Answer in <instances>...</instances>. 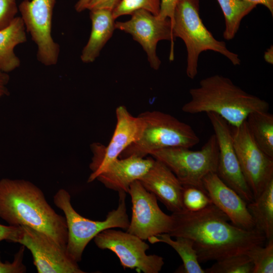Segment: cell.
I'll return each mask as SVG.
<instances>
[{"mask_svg":"<svg viewBox=\"0 0 273 273\" xmlns=\"http://www.w3.org/2000/svg\"><path fill=\"white\" fill-rule=\"evenodd\" d=\"M203 184L212 204L226 214L232 224L245 230L255 229L247 203L226 185L216 172L206 175L203 179Z\"/></svg>","mask_w":273,"mask_h":273,"instance_id":"cell-16","label":"cell"},{"mask_svg":"<svg viewBox=\"0 0 273 273\" xmlns=\"http://www.w3.org/2000/svg\"><path fill=\"white\" fill-rule=\"evenodd\" d=\"M139 181L169 211L175 212L184 209L183 186L172 171L162 162L155 159L152 166Z\"/></svg>","mask_w":273,"mask_h":273,"instance_id":"cell-17","label":"cell"},{"mask_svg":"<svg viewBox=\"0 0 273 273\" xmlns=\"http://www.w3.org/2000/svg\"><path fill=\"white\" fill-rule=\"evenodd\" d=\"M155 159L130 156L112 162L97 177L106 188L127 193L130 185L139 180L151 168Z\"/></svg>","mask_w":273,"mask_h":273,"instance_id":"cell-18","label":"cell"},{"mask_svg":"<svg viewBox=\"0 0 273 273\" xmlns=\"http://www.w3.org/2000/svg\"><path fill=\"white\" fill-rule=\"evenodd\" d=\"M191 100L182 107L189 114L214 113L232 126H238L255 112L267 111L265 100L250 94L228 77L215 74L201 79L189 90Z\"/></svg>","mask_w":273,"mask_h":273,"instance_id":"cell-3","label":"cell"},{"mask_svg":"<svg viewBox=\"0 0 273 273\" xmlns=\"http://www.w3.org/2000/svg\"><path fill=\"white\" fill-rule=\"evenodd\" d=\"M253 264L247 254L231 256L216 261L205 273H252Z\"/></svg>","mask_w":273,"mask_h":273,"instance_id":"cell-25","label":"cell"},{"mask_svg":"<svg viewBox=\"0 0 273 273\" xmlns=\"http://www.w3.org/2000/svg\"><path fill=\"white\" fill-rule=\"evenodd\" d=\"M18 229V225H6L0 224V242L3 240H7L13 242Z\"/></svg>","mask_w":273,"mask_h":273,"instance_id":"cell-33","label":"cell"},{"mask_svg":"<svg viewBox=\"0 0 273 273\" xmlns=\"http://www.w3.org/2000/svg\"><path fill=\"white\" fill-rule=\"evenodd\" d=\"M18 11L16 0H0V30L12 23Z\"/></svg>","mask_w":273,"mask_h":273,"instance_id":"cell-29","label":"cell"},{"mask_svg":"<svg viewBox=\"0 0 273 273\" xmlns=\"http://www.w3.org/2000/svg\"><path fill=\"white\" fill-rule=\"evenodd\" d=\"M56 1L24 0L18 6L26 30L37 46V59L45 66L56 64L60 54V46L52 36Z\"/></svg>","mask_w":273,"mask_h":273,"instance_id":"cell-12","label":"cell"},{"mask_svg":"<svg viewBox=\"0 0 273 273\" xmlns=\"http://www.w3.org/2000/svg\"><path fill=\"white\" fill-rule=\"evenodd\" d=\"M212 126L218 147L216 173L247 203L254 200L253 194L242 173L234 147L231 126L214 113H206Z\"/></svg>","mask_w":273,"mask_h":273,"instance_id":"cell-15","label":"cell"},{"mask_svg":"<svg viewBox=\"0 0 273 273\" xmlns=\"http://www.w3.org/2000/svg\"><path fill=\"white\" fill-rule=\"evenodd\" d=\"M0 218L11 225H26L41 232L66 248L65 217L49 204L42 191L23 179L0 180Z\"/></svg>","mask_w":273,"mask_h":273,"instance_id":"cell-2","label":"cell"},{"mask_svg":"<svg viewBox=\"0 0 273 273\" xmlns=\"http://www.w3.org/2000/svg\"><path fill=\"white\" fill-rule=\"evenodd\" d=\"M169 147L155 150L150 156L166 165L183 186H191L206 191L203 179L211 172H216L218 147L216 136L211 135L200 150Z\"/></svg>","mask_w":273,"mask_h":273,"instance_id":"cell-7","label":"cell"},{"mask_svg":"<svg viewBox=\"0 0 273 273\" xmlns=\"http://www.w3.org/2000/svg\"><path fill=\"white\" fill-rule=\"evenodd\" d=\"M144 127L140 138L130 145L119 158H145L155 150L169 147L191 148L200 142L192 127L173 116L159 111H146L139 115Z\"/></svg>","mask_w":273,"mask_h":273,"instance_id":"cell-6","label":"cell"},{"mask_svg":"<svg viewBox=\"0 0 273 273\" xmlns=\"http://www.w3.org/2000/svg\"><path fill=\"white\" fill-rule=\"evenodd\" d=\"M223 12L225 20L223 38L233 39L237 34L244 17L257 6L246 0H217Z\"/></svg>","mask_w":273,"mask_h":273,"instance_id":"cell-24","label":"cell"},{"mask_svg":"<svg viewBox=\"0 0 273 273\" xmlns=\"http://www.w3.org/2000/svg\"><path fill=\"white\" fill-rule=\"evenodd\" d=\"M174 38L184 42L187 52L186 73L194 79L198 73L200 54L212 51L227 58L234 65H239V55L230 50L225 42L216 39L203 24L199 14V0H179L172 24Z\"/></svg>","mask_w":273,"mask_h":273,"instance_id":"cell-4","label":"cell"},{"mask_svg":"<svg viewBox=\"0 0 273 273\" xmlns=\"http://www.w3.org/2000/svg\"><path fill=\"white\" fill-rule=\"evenodd\" d=\"M126 193L118 192L119 203L116 209L110 211L103 221L86 218L78 213L71 203V196L62 189L54 196V204L64 213L68 231L66 250L75 261L81 260L82 253L87 245L98 234L109 229H127L129 220L126 212Z\"/></svg>","mask_w":273,"mask_h":273,"instance_id":"cell-5","label":"cell"},{"mask_svg":"<svg viewBox=\"0 0 273 273\" xmlns=\"http://www.w3.org/2000/svg\"><path fill=\"white\" fill-rule=\"evenodd\" d=\"M94 239L99 248L114 252L124 269H135L138 272L158 273L164 264L161 256L146 254L149 246L144 240L127 232L106 229Z\"/></svg>","mask_w":273,"mask_h":273,"instance_id":"cell-9","label":"cell"},{"mask_svg":"<svg viewBox=\"0 0 273 273\" xmlns=\"http://www.w3.org/2000/svg\"><path fill=\"white\" fill-rule=\"evenodd\" d=\"M250 2L254 3L257 5L258 4L265 6L270 12L271 15H273V0H246Z\"/></svg>","mask_w":273,"mask_h":273,"instance_id":"cell-35","label":"cell"},{"mask_svg":"<svg viewBox=\"0 0 273 273\" xmlns=\"http://www.w3.org/2000/svg\"><path fill=\"white\" fill-rule=\"evenodd\" d=\"M249 130L258 147L273 158V115L267 111L255 112L246 120Z\"/></svg>","mask_w":273,"mask_h":273,"instance_id":"cell-23","label":"cell"},{"mask_svg":"<svg viewBox=\"0 0 273 273\" xmlns=\"http://www.w3.org/2000/svg\"><path fill=\"white\" fill-rule=\"evenodd\" d=\"M25 247L23 245L15 254L12 262H2L0 259V273H24L26 267L23 263Z\"/></svg>","mask_w":273,"mask_h":273,"instance_id":"cell-30","label":"cell"},{"mask_svg":"<svg viewBox=\"0 0 273 273\" xmlns=\"http://www.w3.org/2000/svg\"><path fill=\"white\" fill-rule=\"evenodd\" d=\"M9 80V76L8 74L0 69V98L8 95L9 91L7 85Z\"/></svg>","mask_w":273,"mask_h":273,"instance_id":"cell-34","label":"cell"},{"mask_svg":"<svg viewBox=\"0 0 273 273\" xmlns=\"http://www.w3.org/2000/svg\"><path fill=\"white\" fill-rule=\"evenodd\" d=\"M31 252L38 273H84L64 248L45 234L26 225H18L13 240Z\"/></svg>","mask_w":273,"mask_h":273,"instance_id":"cell-10","label":"cell"},{"mask_svg":"<svg viewBox=\"0 0 273 273\" xmlns=\"http://www.w3.org/2000/svg\"><path fill=\"white\" fill-rule=\"evenodd\" d=\"M116 124L113 134L107 147L92 145L94 156L89 167L92 171L87 182L97 178L108 166L119 158L121 153L141 136L144 122L139 115L132 116L124 106L116 109Z\"/></svg>","mask_w":273,"mask_h":273,"instance_id":"cell-14","label":"cell"},{"mask_svg":"<svg viewBox=\"0 0 273 273\" xmlns=\"http://www.w3.org/2000/svg\"><path fill=\"white\" fill-rule=\"evenodd\" d=\"M231 129L242 173L255 199L273 179V158L256 144L246 121Z\"/></svg>","mask_w":273,"mask_h":273,"instance_id":"cell-8","label":"cell"},{"mask_svg":"<svg viewBox=\"0 0 273 273\" xmlns=\"http://www.w3.org/2000/svg\"><path fill=\"white\" fill-rule=\"evenodd\" d=\"M179 0H160V8L157 16L160 19L169 18L172 24L174 11Z\"/></svg>","mask_w":273,"mask_h":273,"instance_id":"cell-31","label":"cell"},{"mask_svg":"<svg viewBox=\"0 0 273 273\" xmlns=\"http://www.w3.org/2000/svg\"><path fill=\"white\" fill-rule=\"evenodd\" d=\"M148 240L151 244L164 243L173 248L183 261V272L205 273L199 264L196 251L191 239L176 237L175 240H172L168 234L164 233L151 237Z\"/></svg>","mask_w":273,"mask_h":273,"instance_id":"cell-22","label":"cell"},{"mask_svg":"<svg viewBox=\"0 0 273 273\" xmlns=\"http://www.w3.org/2000/svg\"><path fill=\"white\" fill-rule=\"evenodd\" d=\"M247 254L253 264L252 273L273 272V239L268 240L265 247L254 246Z\"/></svg>","mask_w":273,"mask_h":273,"instance_id":"cell-26","label":"cell"},{"mask_svg":"<svg viewBox=\"0 0 273 273\" xmlns=\"http://www.w3.org/2000/svg\"><path fill=\"white\" fill-rule=\"evenodd\" d=\"M183 186L182 202L184 209L196 211L212 204L206 191L194 186Z\"/></svg>","mask_w":273,"mask_h":273,"instance_id":"cell-28","label":"cell"},{"mask_svg":"<svg viewBox=\"0 0 273 273\" xmlns=\"http://www.w3.org/2000/svg\"><path fill=\"white\" fill-rule=\"evenodd\" d=\"M121 0H91L86 9H106L113 11Z\"/></svg>","mask_w":273,"mask_h":273,"instance_id":"cell-32","label":"cell"},{"mask_svg":"<svg viewBox=\"0 0 273 273\" xmlns=\"http://www.w3.org/2000/svg\"><path fill=\"white\" fill-rule=\"evenodd\" d=\"M171 237L191 239L199 262L247 254L266 238L256 229L245 230L229 222L228 217L213 204L196 211L183 209L172 212Z\"/></svg>","mask_w":273,"mask_h":273,"instance_id":"cell-1","label":"cell"},{"mask_svg":"<svg viewBox=\"0 0 273 273\" xmlns=\"http://www.w3.org/2000/svg\"><path fill=\"white\" fill-rule=\"evenodd\" d=\"M91 0H78L75 5V9L77 12L86 10L87 6Z\"/></svg>","mask_w":273,"mask_h":273,"instance_id":"cell-36","label":"cell"},{"mask_svg":"<svg viewBox=\"0 0 273 273\" xmlns=\"http://www.w3.org/2000/svg\"><path fill=\"white\" fill-rule=\"evenodd\" d=\"M131 16L127 21L115 22V29L129 34L142 46L151 67L157 70L161 65V62L156 53L157 44L161 40L170 41L169 60L173 61L175 38L170 19H160L144 10L136 11Z\"/></svg>","mask_w":273,"mask_h":273,"instance_id":"cell-11","label":"cell"},{"mask_svg":"<svg viewBox=\"0 0 273 273\" xmlns=\"http://www.w3.org/2000/svg\"><path fill=\"white\" fill-rule=\"evenodd\" d=\"M255 228L264 235L266 240L273 239V179L260 195L247 203Z\"/></svg>","mask_w":273,"mask_h":273,"instance_id":"cell-21","label":"cell"},{"mask_svg":"<svg viewBox=\"0 0 273 273\" xmlns=\"http://www.w3.org/2000/svg\"><path fill=\"white\" fill-rule=\"evenodd\" d=\"M127 193L131 199L132 214L127 232L146 240L170 232L172 216L161 210L154 194L147 191L139 180L130 185Z\"/></svg>","mask_w":273,"mask_h":273,"instance_id":"cell-13","label":"cell"},{"mask_svg":"<svg viewBox=\"0 0 273 273\" xmlns=\"http://www.w3.org/2000/svg\"><path fill=\"white\" fill-rule=\"evenodd\" d=\"M160 8V0H121L113 10L112 15L115 20L120 16L131 15L136 11L144 10L157 16Z\"/></svg>","mask_w":273,"mask_h":273,"instance_id":"cell-27","label":"cell"},{"mask_svg":"<svg viewBox=\"0 0 273 273\" xmlns=\"http://www.w3.org/2000/svg\"><path fill=\"white\" fill-rule=\"evenodd\" d=\"M272 47H270L266 51L264 54L265 61L269 63H272Z\"/></svg>","mask_w":273,"mask_h":273,"instance_id":"cell-37","label":"cell"},{"mask_svg":"<svg viewBox=\"0 0 273 273\" xmlns=\"http://www.w3.org/2000/svg\"><path fill=\"white\" fill-rule=\"evenodd\" d=\"M92 29L89 39L83 48L80 59L84 63L94 62L113 35L115 29L112 11L106 9L90 11Z\"/></svg>","mask_w":273,"mask_h":273,"instance_id":"cell-19","label":"cell"},{"mask_svg":"<svg viewBox=\"0 0 273 273\" xmlns=\"http://www.w3.org/2000/svg\"><path fill=\"white\" fill-rule=\"evenodd\" d=\"M25 25L21 17H16L7 27L0 30V69L8 73L20 65L15 48L27 41Z\"/></svg>","mask_w":273,"mask_h":273,"instance_id":"cell-20","label":"cell"}]
</instances>
